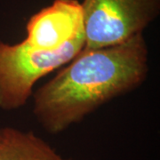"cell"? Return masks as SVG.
<instances>
[{"label": "cell", "mask_w": 160, "mask_h": 160, "mask_svg": "<svg viewBox=\"0 0 160 160\" xmlns=\"http://www.w3.org/2000/svg\"><path fill=\"white\" fill-rule=\"evenodd\" d=\"M84 49L124 43L158 15L160 0H83Z\"/></svg>", "instance_id": "obj_3"}, {"label": "cell", "mask_w": 160, "mask_h": 160, "mask_svg": "<svg viewBox=\"0 0 160 160\" xmlns=\"http://www.w3.org/2000/svg\"><path fill=\"white\" fill-rule=\"evenodd\" d=\"M0 160H69L33 132L0 128Z\"/></svg>", "instance_id": "obj_5"}, {"label": "cell", "mask_w": 160, "mask_h": 160, "mask_svg": "<svg viewBox=\"0 0 160 160\" xmlns=\"http://www.w3.org/2000/svg\"><path fill=\"white\" fill-rule=\"evenodd\" d=\"M84 46V31L52 51L33 48L24 40L14 45L0 41V109L22 108L33 94L36 83L71 62Z\"/></svg>", "instance_id": "obj_2"}, {"label": "cell", "mask_w": 160, "mask_h": 160, "mask_svg": "<svg viewBox=\"0 0 160 160\" xmlns=\"http://www.w3.org/2000/svg\"><path fill=\"white\" fill-rule=\"evenodd\" d=\"M24 41L36 49L52 51L83 31L81 3L77 0H54L51 6L29 19Z\"/></svg>", "instance_id": "obj_4"}, {"label": "cell", "mask_w": 160, "mask_h": 160, "mask_svg": "<svg viewBox=\"0 0 160 160\" xmlns=\"http://www.w3.org/2000/svg\"><path fill=\"white\" fill-rule=\"evenodd\" d=\"M69 63L33 92V114L52 134L142 86L149 71V49L139 34L116 46L83 49Z\"/></svg>", "instance_id": "obj_1"}]
</instances>
